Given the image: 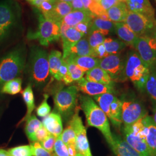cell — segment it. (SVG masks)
Listing matches in <instances>:
<instances>
[{"instance_id": "obj_1", "label": "cell", "mask_w": 156, "mask_h": 156, "mask_svg": "<svg viewBox=\"0 0 156 156\" xmlns=\"http://www.w3.org/2000/svg\"><path fill=\"white\" fill-rule=\"evenodd\" d=\"M79 100L88 125L100 130L111 147L113 143V134L105 113L89 95L80 96Z\"/></svg>"}, {"instance_id": "obj_2", "label": "cell", "mask_w": 156, "mask_h": 156, "mask_svg": "<svg viewBox=\"0 0 156 156\" xmlns=\"http://www.w3.org/2000/svg\"><path fill=\"white\" fill-rule=\"evenodd\" d=\"M125 75L136 88L145 91V86L150 74V69L142 61L136 51L131 50L125 58Z\"/></svg>"}, {"instance_id": "obj_3", "label": "cell", "mask_w": 156, "mask_h": 156, "mask_svg": "<svg viewBox=\"0 0 156 156\" xmlns=\"http://www.w3.org/2000/svg\"><path fill=\"white\" fill-rule=\"evenodd\" d=\"M24 67V57L22 50H13L2 58L0 62V86L17 78Z\"/></svg>"}, {"instance_id": "obj_4", "label": "cell", "mask_w": 156, "mask_h": 156, "mask_svg": "<svg viewBox=\"0 0 156 156\" xmlns=\"http://www.w3.org/2000/svg\"><path fill=\"white\" fill-rule=\"evenodd\" d=\"M30 74L32 80L38 86H43L47 82L50 75L49 55L41 48H35L31 56Z\"/></svg>"}, {"instance_id": "obj_5", "label": "cell", "mask_w": 156, "mask_h": 156, "mask_svg": "<svg viewBox=\"0 0 156 156\" xmlns=\"http://www.w3.org/2000/svg\"><path fill=\"white\" fill-rule=\"evenodd\" d=\"M93 98L99 107L108 117L113 125L119 127L122 124V102L113 93H106L93 96Z\"/></svg>"}, {"instance_id": "obj_6", "label": "cell", "mask_w": 156, "mask_h": 156, "mask_svg": "<svg viewBox=\"0 0 156 156\" xmlns=\"http://www.w3.org/2000/svg\"><path fill=\"white\" fill-rule=\"evenodd\" d=\"M60 37V23L47 19L42 15L39 16V24L37 31L28 35L29 39H38L41 45L46 46L58 41Z\"/></svg>"}, {"instance_id": "obj_7", "label": "cell", "mask_w": 156, "mask_h": 156, "mask_svg": "<svg viewBox=\"0 0 156 156\" xmlns=\"http://www.w3.org/2000/svg\"><path fill=\"white\" fill-rule=\"evenodd\" d=\"M78 89L76 86H71L60 90L55 98V105L58 113L65 119L73 115L76 104Z\"/></svg>"}, {"instance_id": "obj_8", "label": "cell", "mask_w": 156, "mask_h": 156, "mask_svg": "<svg viewBox=\"0 0 156 156\" xmlns=\"http://www.w3.org/2000/svg\"><path fill=\"white\" fill-rule=\"evenodd\" d=\"M122 119L124 127L131 126L147 116V111L142 102L135 98H122Z\"/></svg>"}, {"instance_id": "obj_9", "label": "cell", "mask_w": 156, "mask_h": 156, "mask_svg": "<svg viewBox=\"0 0 156 156\" xmlns=\"http://www.w3.org/2000/svg\"><path fill=\"white\" fill-rule=\"evenodd\" d=\"M105 71L114 82H124L127 80L125 75V58L119 53L109 55L100 59L99 66Z\"/></svg>"}, {"instance_id": "obj_10", "label": "cell", "mask_w": 156, "mask_h": 156, "mask_svg": "<svg viewBox=\"0 0 156 156\" xmlns=\"http://www.w3.org/2000/svg\"><path fill=\"white\" fill-rule=\"evenodd\" d=\"M134 48L150 69L156 68V38L151 34L138 37Z\"/></svg>"}, {"instance_id": "obj_11", "label": "cell", "mask_w": 156, "mask_h": 156, "mask_svg": "<svg viewBox=\"0 0 156 156\" xmlns=\"http://www.w3.org/2000/svg\"><path fill=\"white\" fill-rule=\"evenodd\" d=\"M69 125L73 127L75 133L76 156H93L87 136L86 129L84 126L82 118L79 115L78 110L73 115Z\"/></svg>"}, {"instance_id": "obj_12", "label": "cell", "mask_w": 156, "mask_h": 156, "mask_svg": "<svg viewBox=\"0 0 156 156\" xmlns=\"http://www.w3.org/2000/svg\"><path fill=\"white\" fill-rule=\"evenodd\" d=\"M124 23L138 37H140L151 33L155 26L156 20H153L138 13L129 11Z\"/></svg>"}, {"instance_id": "obj_13", "label": "cell", "mask_w": 156, "mask_h": 156, "mask_svg": "<svg viewBox=\"0 0 156 156\" xmlns=\"http://www.w3.org/2000/svg\"><path fill=\"white\" fill-rule=\"evenodd\" d=\"M78 89L84 94L90 96H95L106 93H114L115 89L113 85H107L87 80L86 78H82L77 82Z\"/></svg>"}, {"instance_id": "obj_14", "label": "cell", "mask_w": 156, "mask_h": 156, "mask_svg": "<svg viewBox=\"0 0 156 156\" xmlns=\"http://www.w3.org/2000/svg\"><path fill=\"white\" fill-rule=\"evenodd\" d=\"M60 31L63 48L62 58H64L69 50L82 39L84 35L78 32L74 27H69L62 23H60Z\"/></svg>"}, {"instance_id": "obj_15", "label": "cell", "mask_w": 156, "mask_h": 156, "mask_svg": "<svg viewBox=\"0 0 156 156\" xmlns=\"http://www.w3.org/2000/svg\"><path fill=\"white\" fill-rule=\"evenodd\" d=\"M15 23V16L11 7L0 4V41L4 39Z\"/></svg>"}, {"instance_id": "obj_16", "label": "cell", "mask_w": 156, "mask_h": 156, "mask_svg": "<svg viewBox=\"0 0 156 156\" xmlns=\"http://www.w3.org/2000/svg\"><path fill=\"white\" fill-rule=\"evenodd\" d=\"M123 133L124 139L135 150L138 151L142 156H151L145 138L134 133L131 126H123Z\"/></svg>"}, {"instance_id": "obj_17", "label": "cell", "mask_w": 156, "mask_h": 156, "mask_svg": "<svg viewBox=\"0 0 156 156\" xmlns=\"http://www.w3.org/2000/svg\"><path fill=\"white\" fill-rule=\"evenodd\" d=\"M129 11L142 14L153 20L155 19V11L149 0H125Z\"/></svg>"}, {"instance_id": "obj_18", "label": "cell", "mask_w": 156, "mask_h": 156, "mask_svg": "<svg viewBox=\"0 0 156 156\" xmlns=\"http://www.w3.org/2000/svg\"><path fill=\"white\" fill-rule=\"evenodd\" d=\"M116 156H144L135 150L121 136L113 134V143L110 147Z\"/></svg>"}, {"instance_id": "obj_19", "label": "cell", "mask_w": 156, "mask_h": 156, "mask_svg": "<svg viewBox=\"0 0 156 156\" xmlns=\"http://www.w3.org/2000/svg\"><path fill=\"white\" fill-rule=\"evenodd\" d=\"M42 124L49 133L56 138L60 136L62 133V116L58 113H49L45 117Z\"/></svg>"}, {"instance_id": "obj_20", "label": "cell", "mask_w": 156, "mask_h": 156, "mask_svg": "<svg viewBox=\"0 0 156 156\" xmlns=\"http://www.w3.org/2000/svg\"><path fill=\"white\" fill-rule=\"evenodd\" d=\"M72 11L73 8L70 3L57 0L52 10L43 16L47 19L60 23L64 17Z\"/></svg>"}, {"instance_id": "obj_21", "label": "cell", "mask_w": 156, "mask_h": 156, "mask_svg": "<svg viewBox=\"0 0 156 156\" xmlns=\"http://www.w3.org/2000/svg\"><path fill=\"white\" fill-rule=\"evenodd\" d=\"M95 17H96L87 10L73 11L64 17L61 23L73 27L80 23H90Z\"/></svg>"}, {"instance_id": "obj_22", "label": "cell", "mask_w": 156, "mask_h": 156, "mask_svg": "<svg viewBox=\"0 0 156 156\" xmlns=\"http://www.w3.org/2000/svg\"><path fill=\"white\" fill-rule=\"evenodd\" d=\"M147 129L145 141L151 156H156V125L150 116L144 117Z\"/></svg>"}, {"instance_id": "obj_23", "label": "cell", "mask_w": 156, "mask_h": 156, "mask_svg": "<svg viewBox=\"0 0 156 156\" xmlns=\"http://www.w3.org/2000/svg\"><path fill=\"white\" fill-rule=\"evenodd\" d=\"M78 56L94 57L93 49L90 47L88 39L86 38H82L75 45H73L68 51L67 55L63 59L65 60L70 57Z\"/></svg>"}, {"instance_id": "obj_24", "label": "cell", "mask_w": 156, "mask_h": 156, "mask_svg": "<svg viewBox=\"0 0 156 156\" xmlns=\"http://www.w3.org/2000/svg\"><path fill=\"white\" fill-rule=\"evenodd\" d=\"M65 60L73 62L84 73L98 67L100 62L99 58L92 56L70 57L65 59Z\"/></svg>"}, {"instance_id": "obj_25", "label": "cell", "mask_w": 156, "mask_h": 156, "mask_svg": "<svg viewBox=\"0 0 156 156\" xmlns=\"http://www.w3.org/2000/svg\"><path fill=\"white\" fill-rule=\"evenodd\" d=\"M128 12L129 10L125 2H120L106 11L109 20L115 23L124 22Z\"/></svg>"}, {"instance_id": "obj_26", "label": "cell", "mask_w": 156, "mask_h": 156, "mask_svg": "<svg viewBox=\"0 0 156 156\" xmlns=\"http://www.w3.org/2000/svg\"><path fill=\"white\" fill-rule=\"evenodd\" d=\"M85 78L89 81L107 85L114 86L115 83L109 75L99 67H95L86 72Z\"/></svg>"}, {"instance_id": "obj_27", "label": "cell", "mask_w": 156, "mask_h": 156, "mask_svg": "<svg viewBox=\"0 0 156 156\" xmlns=\"http://www.w3.org/2000/svg\"><path fill=\"white\" fill-rule=\"evenodd\" d=\"M115 33L119 38L127 45L134 47L138 37L124 22L115 23Z\"/></svg>"}, {"instance_id": "obj_28", "label": "cell", "mask_w": 156, "mask_h": 156, "mask_svg": "<svg viewBox=\"0 0 156 156\" xmlns=\"http://www.w3.org/2000/svg\"><path fill=\"white\" fill-rule=\"evenodd\" d=\"M95 30L100 31L106 36L110 33L115 32V23L111 20H106L100 17H96L90 23L88 32L90 33Z\"/></svg>"}, {"instance_id": "obj_29", "label": "cell", "mask_w": 156, "mask_h": 156, "mask_svg": "<svg viewBox=\"0 0 156 156\" xmlns=\"http://www.w3.org/2000/svg\"><path fill=\"white\" fill-rule=\"evenodd\" d=\"M42 125V123L35 115H32L26 120L25 132L31 142H37L35 133L38 128Z\"/></svg>"}, {"instance_id": "obj_30", "label": "cell", "mask_w": 156, "mask_h": 156, "mask_svg": "<svg viewBox=\"0 0 156 156\" xmlns=\"http://www.w3.org/2000/svg\"><path fill=\"white\" fill-rule=\"evenodd\" d=\"M63 60L62 52L58 50H52L49 55V65L50 75L55 78L58 73Z\"/></svg>"}, {"instance_id": "obj_31", "label": "cell", "mask_w": 156, "mask_h": 156, "mask_svg": "<svg viewBox=\"0 0 156 156\" xmlns=\"http://www.w3.org/2000/svg\"><path fill=\"white\" fill-rule=\"evenodd\" d=\"M23 98L27 105V112L24 120H26L31 116V113L35 109L34 96L31 84H28L22 92Z\"/></svg>"}, {"instance_id": "obj_32", "label": "cell", "mask_w": 156, "mask_h": 156, "mask_svg": "<svg viewBox=\"0 0 156 156\" xmlns=\"http://www.w3.org/2000/svg\"><path fill=\"white\" fill-rule=\"evenodd\" d=\"M103 44L105 48L106 52L109 55L118 54L127 46V45L121 40L112 39L111 38H105Z\"/></svg>"}, {"instance_id": "obj_33", "label": "cell", "mask_w": 156, "mask_h": 156, "mask_svg": "<svg viewBox=\"0 0 156 156\" xmlns=\"http://www.w3.org/2000/svg\"><path fill=\"white\" fill-rule=\"evenodd\" d=\"M22 80L17 78L11 80L4 84L2 86L1 92L4 94L15 95L19 93L22 89Z\"/></svg>"}, {"instance_id": "obj_34", "label": "cell", "mask_w": 156, "mask_h": 156, "mask_svg": "<svg viewBox=\"0 0 156 156\" xmlns=\"http://www.w3.org/2000/svg\"><path fill=\"white\" fill-rule=\"evenodd\" d=\"M145 90L156 104V68L150 69V74L145 86Z\"/></svg>"}, {"instance_id": "obj_35", "label": "cell", "mask_w": 156, "mask_h": 156, "mask_svg": "<svg viewBox=\"0 0 156 156\" xmlns=\"http://www.w3.org/2000/svg\"><path fill=\"white\" fill-rule=\"evenodd\" d=\"M82 1L85 9L91 12L94 16L101 17L102 15L106 14V11L102 8L100 2L94 0Z\"/></svg>"}, {"instance_id": "obj_36", "label": "cell", "mask_w": 156, "mask_h": 156, "mask_svg": "<svg viewBox=\"0 0 156 156\" xmlns=\"http://www.w3.org/2000/svg\"><path fill=\"white\" fill-rule=\"evenodd\" d=\"M88 42L90 47L94 49L97 46L104 43L105 38V35L99 30L93 31L89 33Z\"/></svg>"}, {"instance_id": "obj_37", "label": "cell", "mask_w": 156, "mask_h": 156, "mask_svg": "<svg viewBox=\"0 0 156 156\" xmlns=\"http://www.w3.org/2000/svg\"><path fill=\"white\" fill-rule=\"evenodd\" d=\"M68 67V75L70 76L73 82L79 80L83 78L85 73L83 72L79 67H78L73 62L69 61H66Z\"/></svg>"}, {"instance_id": "obj_38", "label": "cell", "mask_w": 156, "mask_h": 156, "mask_svg": "<svg viewBox=\"0 0 156 156\" xmlns=\"http://www.w3.org/2000/svg\"><path fill=\"white\" fill-rule=\"evenodd\" d=\"M8 151L11 156H33L31 145L15 147L9 149Z\"/></svg>"}, {"instance_id": "obj_39", "label": "cell", "mask_w": 156, "mask_h": 156, "mask_svg": "<svg viewBox=\"0 0 156 156\" xmlns=\"http://www.w3.org/2000/svg\"><path fill=\"white\" fill-rule=\"evenodd\" d=\"M60 138L67 146L69 145L75 146V133L73 127L69 125L62 133Z\"/></svg>"}, {"instance_id": "obj_40", "label": "cell", "mask_w": 156, "mask_h": 156, "mask_svg": "<svg viewBox=\"0 0 156 156\" xmlns=\"http://www.w3.org/2000/svg\"><path fill=\"white\" fill-rule=\"evenodd\" d=\"M54 151L55 154L57 156H69L68 147L62 141L60 136L56 138Z\"/></svg>"}, {"instance_id": "obj_41", "label": "cell", "mask_w": 156, "mask_h": 156, "mask_svg": "<svg viewBox=\"0 0 156 156\" xmlns=\"http://www.w3.org/2000/svg\"><path fill=\"white\" fill-rule=\"evenodd\" d=\"M48 98H49L48 95L44 94V100L42 101V103L37 109V113L39 117H46L50 113L51 108H50V105L48 103Z\"/></svg>"}, {"instance_id": "obj_42", "label": "cell", "mask_w": 156, "mask_h": 156, "mask_svg": "<svg viewBox=\"0 0 156 156\" xmlns=\"http://www.w3.org/2000/svg\"><path fill=\"white\" fill-rule=\"evenodd\" d=\"M31 146L33 156H51L50 153L45 149L38 142H33Z\"/></svg>"}, {"instance_id": "obj_43", "label": "cell", "mask_w": 156, "mask_h": 156, "mask_svg": "<svg viewBox=\"0 0 156 156\" xmlns=\"http://www.w3.org/2000/svg\"><path fill=\"white\" fill-rule=\"evenodd\" d=\"M56 138H57L55 136L50 134L49 136H48L44 140L40 142V144L45 149L49 151L50 154H51L54 151Z\"/></svg>"}, {"instance_id": "obj_44", "label": "cell", "mask_w": 156, "mask_h": 156, "mask_svg": "<svg viewBox=\"0 0 156 156\" xmlns=\"http://www.w3.org/2000/svg\"><path fill=\"white\" fill-rule=\"evenodd\" d=\"M68 73V64H67V62L63 59L62 65L59 68V70L54 78L58 81H61L62 80V79L64 78V76H66Z\"/></svg>"}, {"instance_id": "obj_45", "label": "cell", "mask_w": 156, "mask_h": 156, "mask_svg": "<svg viewBox=\"0 0 156 156\" xmlns=\"http://www.w3.org/2000/svg\"><path fill=\"white\" fill-rule=\"evenodd\" d=\"M43 1L38 8L41 11L42 15H44L49 13L53 8L56 1Z\"/></svg>"}, {"instance_id": "obj_46", "label": "cell", "mask_w": 156, "mask_h": 156, "mask_svg": "<svg viewBox=\"0 0 156 156\" xmlns=\"http://www.w3.org/2000/svg\"><path fill=\"white\" fill-rule=\"evenodd\" d=\"M93 51H94V57L98 58L99 59L103 58L109 55V54L106 52L105 48L103 44L97 46L93 49Z\"/></svg>"}, {"instance_id": "obj_47", "label": "cell", "mask_w": 156, "mask_h": 156, "mask_svg": "<svg viewBox=\"0 0 156 156\" xmlns=\"http://www.w3.org/2000/svg\"><path fill=\"white\" fill-rule=\"evenodd\" d=\"M49 135L50 134L47 131V129L42 125L35 133L37 142H38L39 143L41 142L42 141L44 140L48 136H49Z\"/></svg>"}, {"instance_id": "obj_48", "label": "cell", "mask_w": 156, "mask_h": 156, "mask_svg": "<svg viewBox=\"0 0 156 156\" xmlns=\"http://www.w3.org/2000/svg\"><path fill=\"white\" fill-rule=\"evenodd\" d=\"M120 2H125V0H101L100 4L102 8L106 11Z\"/></svg>"}, {"instance_id": "obj_49", "label": "cell", "mask_w": 156, "mask_h": 156, "mask_svg": "<svg viewBox=\"0 0 156 156\" xmlns=\"http://www.w3.org/2000/svg\"><path fill=\"white\" fill-rule=\"evenodd\" d=\"M90 23L83 22L79 23L76 25L74 28L78 31V32L83 34L84 35L87 33L89 28Z\"/></svg>"}, {"instance_id": "obj_50", "label": "cell", "mask_w": 156, "mask_h": 156, "mask_svg": "<svg viewBox=\"0 0 156 156\" xmlns=\"http://www.w3.org/2000/svg\"><path fill=\"white\" fill-rule=\"evenodd\" d=\"M73 8V11H84L86 10L84 7L82 0H73L71 2Z\"/></svg>"}, {"instance_id": "obj_51", "label": "cell", "mask_w": 156, "mask_h": 156, "mask_svg": "<svg viewBox=\"0 0 156 156\" xmlns=\"http://www.w3.org/2000/svg\"><path fill=\"white\" fill-rule=\"evenodd\" d=\"M68 150V153L69 156H77V153L76 151V147L74 145H69L67 146Z\"/></svg>"}, {"instance_id": "obj_52", "label": "cell", "mask_w": 156, "mask_h": 156, "mask_svg": "<svg viewBox=\"0 0 156 156\" xmlns=\"http://www.w3.org/2000/svg\"><path fill=\"white\" fill-rule=\"evenodd\" d=\"M57 0H34L32 4L34 5L37 6V8L39 6V5L43 2V1H56Z\"/></svg>"}, {"instance_id": "obj_53", "label": "cell", "mask_w": 156, "mask_h": 156, "mask_svg": "<svg viewBox=\"0 0 156 156\" xmlns=\"http://www.w3.org/2000/svg\"><path fill=\"white\" fill-rule=\"evenodd\" d=\"M0 156H10V154L8 151L4 149H0Z\"/></svg>"}, {"instance_id": "obj_54", "label": "cell", "mask_w": 156, "mask_h": 156, "mask_svg": "<svg viewBox=\"0 0 156 156\" xmlns=\"http://www.w3.org/2000/svg\"><path fill=\"white\" fill-rule=\"evenodd\" d=\"M151 34L153 37H154V38H156V24H155V26H154V28L152 30V31H151Z\"/></svg>"}, {"instance_id": "obj_55", "label": "cell", "mask_w": 156, "mask_h": 156, "mask_svg": "<svg viewBox=\"0 0 156 156\" xmlns=\"http://www.w3.org/2000/svg\"><path fill=\"white\" fill-rule=\"evenodd\" d=\"M152 118H153V121H154V123L156 124V108H155V110H154V115H153V117H152Z\"/></svg>"}, {"instance_id": "obj_56", "label": "cell", "mask_w": 156, "mask_h": 156, "mask_svg": "<svg viewBox=\"0 0 156 156\" xmlns=\"http://www.w3.org/2000/svg\"><path fill=\"white\" fill-rule=\"evenodd\" d=\"M60 1H62V2H68V3H70L72 2L73 0H58Z\"/></svg>"}, {"instance_id": "obj_57", "label": "cell", "mask_w": 156, "mask_h": 156, "mask_svg": "<svg viewBox=\"0 0 156 156\" xmlns=\"http://www.w3.org/2000/svg\"><path fill=\"white\" fill-rule=\"evenodd\" d=\"M27 1H30V2H31V3H32V2H33L34 1V0H27Z\"/></svg>"}, {"instance_id": "obj_58", "label": "cell", "mask_w": 156, "mask_h": 156, "mask_svg": "<svg viewBox=\"0 0 156 156\" xmlns=\"http://www.w3.org/2000/svg\"><path fill=\"white\" fill-rule=\"evenodd\" d=\"M95 1H97V2H100L101 0H94Z\"/></svg>"}, {"instance_id": "obj_59", "label": "cell", "mask_w": 156, "mask_h": 156, "mask_svg": "<svg viewBox=\"0 0 156 156\" xmlns=\"http://www.w3.org/2000/svg\"><path fill=\"white\" fill-rule=\"evenodd\" d=\"M56 156V155H55V154H53V155H52V156Z\"/></svg>"}, {"instance_id": "obj_60", "label": "cell", "mask_w": 156, "mask_h": 156, "mask_svg": "<svg viewBox=\"0 0 156 156\" xmlns=\"http://www.w3.org/2000/svg\"><path fill=\"white\" fill-rule=\"evenodd\" d=\"M10 156H11V155H10Z\"/></svg>"}]
</instances>
